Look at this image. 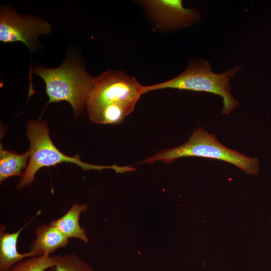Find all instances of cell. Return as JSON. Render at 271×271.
Returning a JSON list of instances; mask_svg holds the SVG:
<instances>
[{
  "label": "cell",
  "instance_id": "obj_2",
  "mask_svg": "<svg viewBox=\"0 0 271 271\" xmlns=\"http://www.w3.org/2000/svg\"><path fill=\"white\" fill-rule=\"evenodd\" d=\"M31 72L44 81L48 103L67 101L73 109L74 116L83 113L93 78L77 60L67 59L55 68L35 66Z\"/></svg>",
  "mask_w": 271,
  "mask_h": 271
},
{
  "label": "cell",
  "instance_id": "obj_7",
  "mask_svg": "<svg viewBox=\"0 0 271 271\" xmlns=\"http://www.w3.org/2000/svg\"><path fill=\"white\" fill-rule=\"evenodd\" d=\"M141 3L163 27L171 29L184 27L201 19L198 11L184 8L181 0H148Z\"/></svg>",
  "mask_w": 271,
  "mask_h": 271
},
{
  "label": "cell",
  "instance_id": "obj_5",
  "mask_svg": "<svg viewBox=\"0 0 271 271\" xmlns=\"http://www.w3.org/2000/svg\"><path fill=\"white\" fill-rule=\"evenodd\" d=\"M240 67V66H236L223 73L217 74L211 71L209 62L200 59L191 63L182 73L173 79L154 85L144 86V92L174 88L214 93L222 98V113L227 115L239 104L238 101L231 93L229 82Z\"/></svg>",
  "mask_w": 271,
  "mask_h": 271
},
{
  "label": "cell",
  "instance_id": "obj_12",
  "mask_svg": "<svg viewBox=\"0 0 271 271\" xmlns=\"http://www.w3.org/2000/svg\"><path fill=\"white\" fill-rule=\"evenodd\" d=\"M56 263L53 255L36 256L19 261L9 271H45L48 268L54 267Z\"/></svg>",
  "mask_w": 271,
  "mask_h": 271
},
{
  "label": "cell",
  "instance_id": "obj_10",
  "mask_svg": "<svg viewBox=\"0 0 271 271\" xmlns=\"http://www.w3.org/2000/svg\"><path fill=\"white\" fill-rule=\"evenodd\" d=\"M88 205L86 203H74L69 210L60 218L53 220L50 224L59 229L67 237L76 238L88 242V237L85 229L79 224V217L81 213L86 212Z\"/></svg>",
  "mask_w": 271,
  "mask_h": 271
},
{
  "label": "cell",
  "instance_id": "obj_14",
  "mask_svg": "<svg viewBox=\"0 0 271 271\" xmlns=\"http://www.w3.org/2000/svg\"><path fill=\"white\" fill-rule=\"evenodd\" d=\"M50 271H54L53 267L50 268Z\"/></svg>",
  "mask_w": 271,
  "mask_h": 271
},
{
  "label": "cell",
  "instance_id": "obj_6",
  "mask_svg": "<svg viewBox=\"0 0 271 271\" xmlns=\"http://www.w3.org/2000/svg\"><path fill=\"white\" fill-rule=\"evenodd\" d=\"M51 31V24L37 16L18 14L9 6L1 8V42H21L32 51L39 42V36L49 35Z\"/></svg>",
  "mask_w": 271,
  "mask_h": 271
},
{
  "label": "cell",
  "instance_id": "obj_11",
  "mask_svg": "<svg viewBox=\"0 0 271 271\" xmlns=\"http://www.w3.org/2000/svg\"><path fill=\"white\" fill-rule=\"evenodd\" d=\"M30 152L28 150L22 154L0 148V182L13 176H19L28 164Z\"/></svg>",
  "mask_w": 271,
  "mask_h": 271
},
{
  "label": "cell",
  "instance_id": "obj_1",
  "mask_svg": "<svg viewBox=\"0 0 271 271\" xmlns=\"http://www.w3.org/2000/svg\"><path fill=\"white\" fill-rule=\"evenodd\" d=\"M144 86L122 71L108 70L93 80L86 100L90 119L99 124H118L133 110Z\"/></svg>",
  "mask_w": 271,
  "mask_h": 271
},
{
  "label": "cell",
  "instance_id": "obj_9",
  "mask_svg": "<svg viewBox=\"0 0 271 271\" xmlns=\"http://www.w3.org/2000/svg\"><path fill=\"white\" fill-rule=\"evenodd\" d=\"M35 234L36 238L31 242L30 248L38 256L50 255L58 249L66 247L69 242L68 237L50 223L40 225Z\"/></svg>",
  "mask_w": 271,
  "mask_h": 271
},
{
  "label": "cell",
  "instance_id": "obj_4",
  "mask_svg": "<svg viewBox=\"0 0 271 271\" xmlns=\"http://www.w3.org/2000/svg\"><path fill=\"white\" fill-rule=\"evenodd\" d=\"M26 136L30 141V157L28 166L16 187L18 190L31 184L37 171L42 167L55 166L64 162L75 164L86 170H114L116 173L130 172L129 166H100L84 163L78 156H68L59 151L52 142L47 123L42 120H31L27 123Z\"/></svg>",
  "mask_w": 271,
  "mask_h": 271
},
{
  "label": "cell",
  "instance_id": "obj_3",
  "mask_svg": "<svg viewBox=\"0 0 271 271\" xmlns=\"http://www.w3.org/2000/svg\"><path fill=\"white\" fill-rule=\"evenodd\" d=\"M187 157H198L223 161L230 163L250 175L257 174V159L247 157L220 143L215 136L199 127L193 131L189 140L182 145L159 151L141 163L153 164L161 161L171 164L176 160Z\"/></svg>",
  "mask_w": 271,
  "mask_h": 271
},
{
  "label": "cell",
  "instance_id": "obj_8",
  "mask_svg": "<svg viewBox=\"0 0 271 271\" xmlns=\"http://www.w3.org/2000/svg\"><path fill=\"white\" fill-rule=\"evenodd\" d=\"M37 215L17 232L10 233L6 231V226L1 225L0 227V271H9L16 263L26 257L38 256L33 250L20 253L17 250V242L21 231L33 220Z\"/></svg>",
  "mask_w": 271,
  "mask_h": 271
},
{
  "label": "cell",
  "instance_id": "obj_13",
  "mask_svg": "<svg viewBox=\"0 0 271 271\" xmlns=\"http://www.w3.org/2000/svg\"><path fill=\"white\" fill-rule=\"evenodd\" d=\"M56 263L54 271H94L86 262L74 253L54 255Z\"/></svg>",
  "mask_w": 271,
  "mask_h": 271
}]
</instances>
